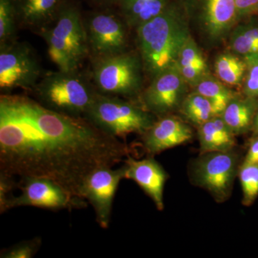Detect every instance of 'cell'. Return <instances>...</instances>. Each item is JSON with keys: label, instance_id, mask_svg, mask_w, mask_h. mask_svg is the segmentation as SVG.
<instances>
[{"label": "cell", "instance_id": "3957f363", "mask_svg": "<svg viewBox=\"0 0 258 258\" xmlns=\"http://www.w3.org/2000/svg\"><path fill=\"white\" fill-rule=\"evenodd\" d=\"M32 91L35 99L48 109L78 118H85L98 93L79 70L47 73Z\"/></svg>", "mask_w": 258, "mask_h": 258}, {"label": "cell", "instance_id": "f546056e", "mask_svg": "<svg viewBox=\"0 0 258 258\" xmlns=\"http://www.w3.org/2000/svg\"><path fill=\"white\" fill-rule=\"evenodd\" d=\"M239 20L258 15V0H235Z\"/></svg>", "mask_w": 258, "mask_h": 258}, {"label": "cell", "instance_id": "9c48e42d", "mask_svg": "<svg viewBox=\"0 0 258 258\" xmlns=\"http://www.w3.org/2000/svg\"><path fill=\"white\" fill-rule=\"evenodd\" d=\"M238 166L239 156L233 149L203 153L194 163L193 181L222 203L230 198Z\"/></svg>", "mask_w": 258, "mask_h": 258}, {"label": "cell", "instance_id": "30bf717a", "mask_svg": "<svg viewBox=\"0 0 258 258\" xmlns=\"http://www.w3.org/2000/svg\"><path fill=\"white\" fill-rule=\"evenodd\" d=\"M18 187L21 189V194L10 199L7 210L23 206L51 210H72L87 206L88 202L85 199L75 196L47 178H24L20 179Z\"/></svg>", "mask_w": 258, "mask_h": 258}, {"label": "cell", "instance_id": "8fae6325", "mask_svg": "<svg viewBox=\"0 0 258 258\" xmlns=\"http://www.w3.org/2000/svg\"><path fill=\"white\" fill-rule=\"evenodd\" d=\"M125 174V165L115 169L99 168L92 171L81 186V198L93 207L96 222L101 228L109 226L115 192Z\"/></svg>", "mask_w": 258, "mask_h": 258}, {"label": "cell", "instance_id": "7402d4cb", "mask_svg": "<svg viewBox=\"0 0 258 258\" xmlns=\"http://www.w3.org/2000/svg\"><path fill=\"white\" fill-rule=\"evenodd\" d=\"M194 89L212 102L219 115H222L229 102L238 95L211 74L204 78Z\"/></svg>", "mask_w": 258, "mask_h": 258}, {"label": "cell", "instance_id": "d4e9b609", "mask_svg": "<svg viewBox=\"0 0 258 258\" xmlns=\"http://www.w3.org/2000/svg\"><path fill=\"white\" fill-rule=\"evenodd\" d=\"M18 29L13 0H0V45L17 40Z\"/></svg>", "mask_w": 258, "mask_h": 258}, {"label": "cell", "instance_id": "5b68a950", "mask_svg": "<svg viewBox=\"0 0 258 258\" xmlns=\"http://www.w3.org/2000/svg\"><path fill=\"white\" fill-rule=\"evenodd\" d=\"M85 118L105 133L117 138L130 134L143 135L156 120L154 115L142 105L99 92Z\"/></svg>", "mask_w": 258, "mask_h": 258}, {"label": "cell", "instance_id": "2e32d148", "mask_svg": "<svg viewBox=\"0 0 258 258\" xmlns=\"http://www.w3.org/2000/svg\"><path fill=\"white\" fill-rule=\"evenodd\" d=\"M70 0H13L19 29L40 35L58 18Z\"/></svg>", "mask_w": 258, "mask_h": 258}, {"label": "cell", "instance_id": "e0dca14e", "mask_svg": "<svg viewBox=\"0 0 258 258\" xmlns=\"http://www.w3.org/2000/svg\"><path fill=\"white\" fill-rule=\"evenodd\" d=\"M200 149L203 153L224 152L233 149L235 135L221 115H217L198 126Z\"/></svg>", "mask_w": 258, "mask_h": 258}, {"label": "cell", "instance_id": "5bb4252c", "mask_svg": "<svg viewBox=\"0 0 258 258\" xmlns=\"http://www.w3.org/2000/svg\"><path fill=\"white\" fill-rule=\"evenodd\" d=\"M142 136L146 151L157 154L189 142L192 138V132L183 120L169 114L156 120Z\"/></svg>", "mask_w": 258, "mask_h": 258}, {"label": "cell", "instance_id": "52a82bcc", "mask_svg": "<svg viewBox=\"0 0 258 258\" xmlns=\"http://www.w3.org/2000/svg\"><path fill=\"white\" fill-rule=\"evenodd\" d=\"M89 55L92 60L128 50V25L119 12L96 8L83 15Z\"/></svg>", "mask_w": 258, "mask_h": 258}, {"label": "cell", "instance_id": "8992f818", "mask_svg": "<svg viewBox=\"0 0 258 258\" xmlns=\"http://www.w3.org/2000/svg\"><path fill=\"white\" fill-rule=\"evenodd\" d=\"M93 60V83L102 94L124 98L143 91L144 70L139 52L125 51Z\"/></svg>", "mask_w": 258, "mask_h": 258}, {"label": "cell", "instance_id": "44dd1931", "mask_svg": "<svg viewBox=\"0 0 258 258\" xmlns=\"http://www.w3.org/2000/svg\"><path fill=\"white\" fill-rule=\"evenodd\" d=\"M217 78L229 86H242L247 70L243 57L232 52L217 55L214 63Z\"/></svg>", "mask_w": 258, "mask_h": 258}, {"label": "cell", "instance_id": "7c38bea8", "mask_svg": "<svg viewBox=\"0 0 258 258\" xmlns=\"http://www.w3.org/2000/svg\"><path fill=\"white\" fill-rule=\"evenodd\" d=\"M189 87L177 69L171 68L152 79L139 96L141 105L154 115H169L180 108Z\"/></svg>", "mask_w": 258, "mask_h": 258}, {"label": "cell", "instance_id": "4316f807", "mask_svg": "<svg viewBox=\"0 0 258 258\" xmlns=\"http://www.w3.org/2000/svg\"><path fill=\"white\" fill-rule=\"evenodd\" d=\"M41 244L42 240L40 237L23 241L8 249H3L0 253V257L32 258L37 254Z\"/></svg>", "mask_w": 258, "mask_h": 258}, {"label": "cell", "instance_id": "1f68e13d", "mask_svg": "<svg viewBox=\"0 0 258 258\" xmlns=\"http://www.w3.org/2000/svg\"><path fill=\"white\" fill-rule=\"evenodd\" d=\"M95 8H109L117 6L119 0H88Z\"/></svg>", "mask_w": 258, "mask_h": 258}, {"label": "cell", "instance_id": "ac0fdd59", "mask_svg": "<svg viewBox=\"0 0 258 258\" xmlns=\"http://www.w3.org/2000/svg\"><path fill=\"white\" fill-rule=\"evenodd\" d=\"M258 109V98L237 95L232 98L221 116L235 136L247 133L252 129Z\"/></svg>", "mask_w": 258, "mask_h": 258}, {"label": "cell", "instance_id": "d6a6232c", "mask_svg": "<svg viewBox=\"0 0 258 258\" xmlns=\"http://www.w3.org/2000/svg\"><path fill=\"white\" fill-rule=\"evenodd\" d=\"M253 137L258 136V109L257 113H256L255 116H254L253 123H252V129Z\"/></svg>", "mask_w": 258, "mask_h": 258}, {"label": "cell", "instance_id": "7a4b0ae2", "mask_svg": "<svg viewBox=\"0 0 258 258\" xmlns=\"http://www.w3.org/2000/svg\"><path fill=\"white\" fill-rule=\"evenodd\" d=\"M187 6L172 3L160 15L136 28L144 73L154 79L175 67L181 47L191 36Z\"/></svg>", "mask_w": 258, "mask_h": 258}, {"label": "cell", "instance_id": "277c9868", "mask_svg": "<svg viewBox=\"0 0 258 258\" xmlns=\"http://www.w3.org/2000/svg\"><path fill=\"white\" fill-rule=\"evenodd\" d=\"M39 36L46 42L49 57L59 71H78L89 56L83 13L77 3L69 1L55 23Z\"/></svg>", "mask_w": 258, "mask_h": 258}, {"label": "cell", "instance_id": "f1b7e54d", "mask_svg": "<svg viewBox=\"0 0 258 258\" xmlns=\"http://www.w3.org/2000/svg\"><path fill=\"white\" fill-rule=\"evenodd\" d=\"M15 186H18V183L15 182V177L0 173V212L1 214L7 211V205L13 198L12 191Z\"/></svg>", "mask_w": 258, "mask_h": 258}, {"label": "cell", "instance_id": "cb8c5ba5", "mask_svg": "<svg viewBox=\"0 0 258 258\" xmlns=\"http://www.w3.org/2000/svg\"><path fill=\"white\" fill-rule=\"evenodd\" d=\"M175 67L179 72L199 71L205 75L211 74L203 51L192 36L190 37L181 47Z\"/></svg>", "mask_w": 258, "mask_h": 258}, {"label": "cell", "instance_id": "4fadbf2b", "mask_svg": "<svg viewBox=\"0 0 258 258\" xmlns=\"http://www.w3.org/2000/svg\"><path fill=\"white\" fill-rule=\"evenodd\" d=\"M200 28L210 43L218 44L230 36L238 24L235 0H195Z\"/></svg>", "mask_w": 258, "mask_h": 258}, {"label": "cell", "instance_id": "9a60e30c", "mask_svg": "<svg viewBox=\"0 0 258 258\" xmlns=\"http://www.w3.org/2000/svg\"><path fill=\"white\" fill-rule=\"evenodd\" d=\"M124 162L125 179L135 181L152 199L157 210H164V185L168 178L164 168L153 158L135 160L128 156Z\"/></svg>", "mask_w": 258, "mask_h": 258}, {"label": "cell", "instance_id": "4dcf8cb0", "mask_svg": "<svg viewBox=\"0 0 258 258\" xmlns=\"http://www.w3.org/2000/svg\"><path fill=\"white\" fill-rule=\"evenodd\" d=\"M244 163H258V136L254 137L249 144L247 155L243 161Z\"/></svg>", "mask_w": 258, "mask_h": 258}, {"label": "cell", "instance_id": "6da1fadb", "mask_svg": "<svg viewBox=\"0 0 258 258\" xmlns=\"http://www.w3.org/2000/svg\"><path fill=\"white\" fill-rule=\"evenodd\" d=\"M128 152L86 118L57 113L29 96H0V173L47 178L82 198L81 186L92 171L113 167Z\"/></svg>", "mask_w": 258, "mask_h": 258}, {"label": "cell", "instance_id": "d6986e66", "mask_svg": "<svg viewBox=\"0 0 258 258\" xmlns=\"http://www.w3.org/2000/svg\"><path fill=\"white\" fill-rule=\"evenodd\" d=\"M171 3V0H119L117 6L129 28L135 30L160 15Z\"/></svg>", "mask_w": 258, "mask_h": 258}, {"label": "cell", "instance_id": "ba28073f", "mask_svg": "<svg viewBox=\"0 0 258 258\" xmlns=\"http://www.w3.org/2000/svg\"><path fill=\"white\" fill-rule=\"evenodd\" d=\"M42 77L36 54L28 43L15 40L0 45L2 94H8L17 88L32 91Z\"/></svg>", "mask_w": 258, "mask_h": 258}, {"label": "cell", "instance_id": "603a6c76", "mask_svg": "<svg viewBox=\"0 0 258 258\" xmlns=\"http://www.w3.org/2000/svg\"><path fill=\"white\" fill-rule=\"evenodd\" d=\"M180 109L186 119L198 126L219 115L212 102L197 91L187 94Z\"/></svg>", "mask_w": 258, "mask_h": 258}, {"label": "cell", "instance_id": "83f0119b", "mask_svg": "<svg viewBox=\"0 0 258 258\" xmlns=\"http://www.w3.org/2000/svg\"><path fill=\"white\" fill-rule=\"evenodd\" d=\"M247 64L242 85L244 96L258 98V55L243 57Z\"/></svg>", "mask_w": 258, "mask_h": 258}, {"label": "cell", "instance_id": "ffe728a7", "mask_svg": "<svg viewBox=\"0 0 258 258\" xmlns=\"http://www.w3.org/2000/svg\"><path fill=\"white\" fill-rule=\"evenodd\" d=\"M231 52L242 57L258 55V22L237 24L229 36Z\"/></svg>", "mask_w": 258, "mask_h": 258}, {"label": "cell", "instance_id": "484cf974", "mask_svg": "<svg viewBox=\"0 0 258 258\" xmlns=\"http://www.w3.org/2000/svg\"><path fill=\"white\" fill-rule=\"evenodd\" d=\"M238 175L243 195L242 203L249 206L258 196V163H242Z\"/></svg>", "mask_w": 258, "mask_h": 258}]
</instances>
